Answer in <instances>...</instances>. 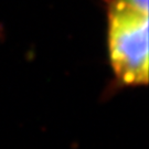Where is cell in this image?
Returning <instances> with one entry per match:
<instances>
[{
	"mask_svg": "<svg viewBox=\"0 0 149 149\" xmlns=\"http://www.w3.org/2000/svg\"><path fill=\"white\" fill-rule=\"evenodd\" d=\"M107 51L115 84L148 83V11L107 0Z\"/></svg>",
	"mask_w": 149,
	"mask_h": 149,
	"instance_id": "cell-1",
	"label": "cell"
},
{
	"mask_svg": "<svg viewBox=\"0 0 149 149\" xmlns=\"http://www.w3.org/2000/svg\"><path fill=\"white\" fill-rule=\"evenodd\" d=\"M120 1L144 11H148V0H120Z\"/></svg>",
	"mask_w": 149,
	"mask_h": 149,
	"instance_id": "cell-2",
	"label": "cell"
}]
</instances>
